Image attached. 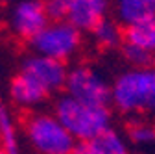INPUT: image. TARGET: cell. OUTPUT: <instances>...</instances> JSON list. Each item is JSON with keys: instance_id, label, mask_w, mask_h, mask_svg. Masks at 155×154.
I'll list each match as a JSON object with an SVG mask.
<instances>
[{"instance_id": "cell-13", "label": "cell", "mask_w": 155, "mask_h": 154, "mask_svg": "<svg viewBox=\"0 0 155 154\" xmlns=\"http://www.w3.org/2000/svg\"><path fill=\"white\" fill-rule=\"evenodd\" d=\"M89 33L92 43L100 50H114V48H122L124 45V26L118 21H114L113 17L104 19Z\"/></svg>"}, {"instance_id": "cell-4", "label": "cell", "mask_w": 155, "mask_h": 154, "mask_svg": "<svg viewBox=\"0 0 155 154\" xmlns=\"http://www.w3.org/2000/svg\"><path fill=\"white\" fill-rule=\"evenodd\" d=\"M30 47L33 54L68 63L76 60L83 48V32L65 21H50L30 41Z\"/></svg>"}, {"instance_id": "cell-9", "label": "cell", "mask_w": 155, "mask_h": 154, "mask_svg": "<svg viewBox=\"0 0 155 154\" xmlns=\"http://www.w3.org/2000/svg\"><path fill=\"white\" fill-rule=\"evenodd\" d=\"M18 71L28 74L31 80H35L50 97H55V95L59 97L65 91V82H67V74H68L67 63L30 52L28 56L22 58Z\"/></svg>"}, {"instance_id": "cell-10", "label": "cell", "mask_w": 155, "mask_h": 154, "mask_svg": "<svg viewBox=\"0 0 155 154\" xmlns=\"http://www.w3.org/2000/svg\"><path fill=\"white\" fill-rule=\"evenodd\" d=\"M8 95H9V100L15 108L28 110V111H37L50 99V95L41 86L21 71H17L11 76Z\"/></svg>"}, {"instance_id": "cell-18", "label": "cell", "mask_w": 155, "mask_h": 154, "mask_svg": "<svg viewBox=\"0 0 155 154\" xmlns=\"http://www.w3.org/2000/svg\"><path fill=\"white\" fill-rule=\"evenodd\" d=\"M2 2H9V0H0V4H2Z\"/></svg>"}, {"instance_id": "cell-16", "label": "cell", "mask_w": 155, "mask_h": 154, "mask_svg": "<svg viewBox=\"0 0 155 154\" xmlns=\"http://www.w3.org/2000/svg\"><path fill=\"white\" fill-rule=\"evenodd\" d=\"M2 17H4V9H2V4H0V21H2Z\"/></svg>"}, {"instance_id": "cell-6", "label": "cell", "mask_w": 155, "mask_h": 154, "mask_svg": "<svg viewBox=\"0 0 155 154\" xmlns=\"http://www.w3.org/2000/svg\"><path fill=\"white\" fill-rule=\"evenodd\" d=\"M52 21H65L80 32H91L109 17L113 0H45Z\"/></svg>"}, {"instance_id": "cell-15", "label": "cell", "mask_w": 155, "mask_h": 154, "mask_svg": "<svg viewBox=\"0 0 155 154\" xmlns=\"http://www.w3.org/2000/svg\"><path fill=\"white\" fill-rule=\"evenodd\" d=\"M126 138L129 145H139V147H148L155 143V124L144 117L133 119L127 128H126Z\"/></svg>"}, {"instance_id": "cell-3", "label": "cell", "mask_w": 155, "mask_h": 154, "mask_svg": "<svg viewBox=\"0 0 155 154\" xmlns=\"http://www.w3.org/2000/svg\"><path fill=\"white\" fill-rule=\"evenodd\" d=\"M22 136L33 154H72L78 141L61 124L54 111H30L22 121Z\"/></svg>"}, {"instance_id": "cell-12", "label": "cell", "mask_w": 155, "mask_h": 154, "mask_svg": "<svg viewBox=\"0 0 155 154\" xmlns=\"http://www.w3.org/2000/svg\"><path fill=\"white\" fill-rule=\"evenodd\" d=\"M113 19L124 28L155 17V0H113Z\"/></svg>"}, {"instance_id": "cell-8", "label": "cell", "mask_w": 155, "mask_h": 154, "mask_svg": "<svg viewBox=\"0 0 155 154\" xmlns=\"http://www.w3.org/2000/svg\"><path fill=\"white\" fill-rule=\"evenodd\" d=\"M122 56L129 67L155 65V17L124 28Z\"/></svg>"}, {"instance_id": "cell-17", "label": "cell", "mask_w": 155, "mask_h": 154, "mask_svg": "<svg viewBox=\"0 0 155 154\" xmlns=\"http://www.w3.org/2000/svg\"><path fill=\"white\" fill-rule=\"evenodd\" d=\"M0 154H8V152H4V150H2V149H0Z\"/></svg>"}, {"instance_id": "cell-1", "label": "cell", "mask_w": 155, "mask_h": 154, "mask_svg": "<svg viewBox=\"0 0 155 154\" xmlns=\"http://www.w3.org/2000/svg\"><path fill=\"white\" fill-rule=\"evenodd\" d=\"M111 106L133 119L155 113V65L120 71L111 82Z\"/></svg>"}, {"instance_id": "cell-5", "label": "cell", "mask_w": 155, "mask_h": 154, "mask_svg": "<svg viewBox=\"0 0 155 154\" xmlns=\"http://www.w3.org/2000/svg\"><path fill=\"white\" fill-rule=\"evenodd\" d=\"M65 95L94 106H111V82L107 76L89 63L68 67Z\"/></svg>"}, {"instance_id": "cell-19", "label": "cell", "mask_w": 155, "mask_h": 154, "mask_svg": "<svg viewBox=\"0 0 155 154\" xmlns=\"http://www.w3.org/2000/svg\"><path fill=\"white\" fill-rule=\"evenodd\" d=\"M72 154H78V152H72Z\"/></svg>"}, {"instance_id": "cell-14", "label": "cell", "mask_w": 155, "mask_h": 154, "mask_svg": "<svg viewBox=\"0 0 155 154\" xmlns=\"http://www.w3.org/2000/svg\"><path fill=\"white\" fill-rule=\"evenodd\" d=\"M0 149L8 154H21V132L11 108L0 104Z\"/></svg>"}, {"instance_id": "cell-7", "label": "cell", "mask_w": 155, "mask_h": 154, "mask_svg": "<svg viewBox=\"0 0 155 154\" xmlns=\"http://www.w3.org/2000/svg\"><path fill=\"white\" fill-rule=\"evenodd\" d=\"M52 21L45 0H15L11 4L6 23L11 32L21 41H31Z\"/></svg>"}, {"instance_id": "cell-11", "label": "cell", "mask_w": 155, "mask_h": 154, "mask_svg": "<svg viewBox=\"0 0 155 154\" xmlns=\"http://www.w3.org/2000/svg\"><path fill=\"white\" fill-rule=\"evenodd\" d=\"M78 154H129V141L126 134L118 128H107L100 136L92 138L91 141L80 143L76 149Z\"/></svg>"}, {"instance_id": "cell-2", "label": "cell", "mask_w": 155, "mask_h": 154, "mask_svg": "<svg viewBox=\"0 0 155 154\" xmlns=\"http://www.w3.org/2000/svg\"><path fill=\"white\" fill-rule=\"evenodd\" d=\"M52 111L78 141V145L91 141L113 126V110L109 106L85 104L65 93L55 97Z\"/></svg>"}]
</instances>
